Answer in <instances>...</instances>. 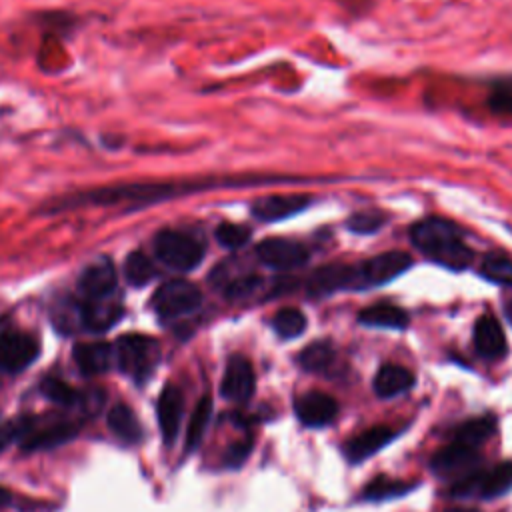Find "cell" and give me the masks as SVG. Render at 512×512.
Returning a JSON list of instances; mask_svg holds the SVG:
<instances>
[{
	"instance_id": "obj_1",
	"label": "cell",
	"mask_w": 512,
	"mask_h": 512,
	"mask_svg": "<svg viewBox=\"0 0 512 512\" xmlns=\"http://www.w3.org/2000/svg\"><path fill=\"white\" fill-rule=\"evenodd\" d=\"M252 178H206V180H182V182H144V184H114V186H100V188H88V190H76L70 194H64L60 198H52L50 202H44L40 208L42 214H58L68 212L76 208H88V206H124L126 210H140L148 208L158 202H166L178 196L210 190V188H222V186H246Z\"/></svg>"
},
{
	"instance_id": "obj_2",
	"label": "cell",
	"mask_w": 512,
	"mask_h": 512,
	"mask_svg": "<svg viewBox=\"0 0 512 512\" xmlns=\"http://www.w3.org/2000/svg\"><path fill=\"white\" fill-rule=\"evenodd\" d=\"M410 240L426 258L450 270H464L474 258L462 230L444 218H424L416 222L410 230Z\"/></svg>"
},
{
	"instance_id": "obj_3",
	"label": "cell",
	"mask_w": 512,
	"mask_h": 512,
	"mask_svg": "<svg viewBox=\"0 0 512 512\" xmlns=\"http://www.w3.org/2000/svg\"><path fill=\"white\" fill-rule=\"evenodd\" d=\"M154 254L170 270L190 272L204 260V244L190 232L166 228L154 236Z\"/></svg>"
},
{
	"instance_id": "obj_4",
	"label": "cell",
	"mask_w": 512,
	"mask_h": 512,
	"mask_svg": "<svg viewBox=\"0 0 512 512\" xmlns=\"http://www.w3.org/2000/svg\"><path fill=\"white\" fill-rule=\"evenodd\" d=\"M114 362L120 372L142 382L160 362V344L144 334H126L114 344Z\"/></svg>"
},
{
	"instance_id": "obj_5",
	"label": "cell",
	"mask_w": 512,
	"mask_h": 512,
	"mask_svg": "<svg viewBox=\"0 0 512 512\" xmlns=\"http://www.w3.org/2000/svg\"><path fill=\"white\" fill-rule=\"evenodd\" d=\"M508 490H512V462H498L488 470H474L458 478L450 488V494L458 498H496Z\"/></svg>"
},
{
	"instance_id": "obj_6",
	"label": "cell",
	"mask_w": 512,
	"mask_h": 512,
	"mask_svg": "<svg viewBox=\"0 0 512 512\" xmlns=\"http://www.w3.org/2000/svg\"><path fill=\"white\" fill-rule=\"evenodd\" d=\"M202 304V292L188 280H168L152 296V308L162 320H174L196 312Z\"/></svg>"
},
{
	"instance_id": "obj_7",
	"label": "cell",
	"mask_w": 512,
	"mask_h": 512,
	"mask_svg": "<svg viewBox=\"0 0 512 512\" xmlns=\"http://www.w3.org/2000/svg\"><path fill=\"white\" fill-rule=\"evenodd\" d=\"M412 266V258L406 252L394 250L372 256L360 264H354V290L388 284Z\"/></svg>"
},
{
	"instance_id": "obj_8",
	"label": "cell",
	"mask_w": 512,
	"mask_h": 512,
	"mask_svg": "<svg viewBox=\"0 0 512 512\" xmlns=\"http://www.w3.org/2000/svg\"><path fill=\"white\" fill-rule=\"evenodd\" d=\"M40 354V342L26 332L8 330L0 334V370L16 374L28 368Z\"/></svg>"
},
{
	"instance_id": "obj_9",
	"label": "cell",
	"mask_w": 512,
	"mask_h": 512,
	"mask_svg": "<svg viewBox=\"0 0 512 512\" xmlns=\"http://www.w3.org/2000/svg\"><path fill=\"white\" fill-rule=\"evenodd\" d=\"M256 256L262 264L276 270H292L308 260V250L288 238H268L256 246Z\"/></svg>"
},
{
	"instance_id": "obj_10",
	"label": "cell",
	"mask_w": 512,
	"mask_h": 512,
	"mask_svg": "<svg viewBox=\"0 0 512 512\" xmlns=\"http://www.w3.org/2000/svg\"><path fill=\"white\" fill-rule=\"evenodd\" d=\"M254 370L248 358L234 354L224 370L220 392L230 402H246L254 394Z\"/></svg>"
},
{
	"instance_id": "obj_11",
	"label": "cell",
	"mask_w": 512,
	"mask_h": 512,
	"mask_svg": "<svg viewBox=\"0 0 512 512\" xmlns=\"http://www.w3.org/2000/svg\"><path fill=\"white\" fill-rule=\"evenodd\" d=\"M310 196L306 194H280V196H264L252 202L250 212L256 220L262 222H278L298 214L310 206Z\"/></svg>"
},
{
	"instance_id": "obj_12",
	"label": "cell",
	"mask_w": 512,
	"mask_h": 512,
	"mask_svg": "<svg viewBox=\"0 0 512 512\" xmlns=\"http://www.w3.org/2000/svg\"><path fill=\"white\" fill-rule=\"evenodd\" d=\"M78 290L84 300L108 298L116 292V270L110 260H98L88 264L78 278Z\"/></svg>"
},
{
	"instance_id": "obj_13",
	"label": "cell",
	"mask_w": 512,
	"mask_h": 512,
	"mask_svg": "<svg viewBox=\"0 0 512 512\" xmlns=\"http://www.w3.org/2000/svg\"><path fill=\"white\" fill-rule=\"evenodd\" d=\"M476 462H478V448L452 442L450 446L438 450L432 456L430 466L438 476H458V478H462L468 472H472Z\"/></svg>"
},
{
	"instance_id": "obj_14",
	"label": "cell",
	"mask_w": 512,
	"mask_h": 512,
	"mask_svg": "<svg viewBox=\"0 0 512 512\" xmlns=\"http://www.w3.org/2000/svg\"><path fill=\"white\" fill-rule=\"evenodd\" d=\"M294 410L302 424L318 428V426H326L334 420V416L338 412V404L332 396L312 390V392L298 396V400L294 402Z\"/></svg>"
},
{
	"instance_id": "obj_15",
	"label": "cell",
	"mask_w": 512,
	"mask_h": 512,
	"mask_svg": "<svg viewBox=\"0 0 512 512\" xmlns=\"http://www.w3.org/2000/svg\"><path fill=\"white\" fill-rule=\"evenodd\" d=\"M156 414H158L162 440L166 446H172L178 436L180 420H182V394L176 386H170V384L164 386V390L158 396Z\"/></svg>"
},
{
	"instance_id": "obj_16",
	"label": "cell",
	"mask_w": 512,
	"mask_h": 512,
	"mask_svg": "<svg viewBox=\"0 0 512 512\" xmlns=\"http://www.w3.org/2000/svg\"><path fill=\"white\" fill-rule=\"evenodd\" d=\"M122 314L124 308L116 296L82 302V324L90 332H104L112 328L122 318Z\"/></svg>"
},
{
	"instance_id": "obj_17",
	"label": "cell",
	"mask_w": 512,
	"mask_h": 512,
	"mask_svg": "<svg viewBox=\"0 0 512 512\" xmlns=\"http://www.w3.org/2000/svg\"><path fill=\"white\" fill-rule=\"evenodd\" d=\"M310 294L324 296L336 290H354V266L350 264H328L318 268L308 280Z\"/></svg>"
},
{
	"instance_id": "obj_18",
	"label": "cell",
	"mask_w": 512,
	"mask_h": 512,
	"mask_svg": "<svg viewBox=\"0 0 512 512\" xmlns=\"http://www.w3.org/2000/svg\"><path fill=\"white\" fill-rule=\"evenodd\" d=\"M72 358L84 376H96L112 366L114 348L108 342H80L72 348Z\"/></svg>"
},
{
	"instance_id": "obj_19",
	"label": "cell",
	"mask_w": 512,
	"mask_h": 512,
	"mask_svg": "<svg viewBox=\"0 0 512 512\" xmlns=\"http://www.w3.org/2000/svg\"><path fill=\"white\" fill-rule=\"evenodd\" d=\"M474 346L484 358H500L506 352V336L492 314H482L474 324Z\"/></svg>"
},
{
	"instance_id": "obj_20",
	"label": "cell",
	"mask_w": 512,
	"mask_h": 512,
	"mask_svg": "<svg viewBox=\"0 0 512 512\" xmlns=\"http://www.w3.org/2000/svg\"><path fill=\"white\" fill-rule=\"evenodd\" d=\"M394 434L396 432L390 426L368 428L344 444V454L350 462H362L372 454H376L382 446H386L394 438Z\"/></svg>"
},
{
	"instance_id": "obj_21",
	"label": "cell",
	"mask_w": 512,
	"mask_h": 512,
	"mask_svg": "<svg viewBox=\"0 0 512 512\" xmlns=\"http://www.w3.org/2000/svg\"><path fill=\"white\" fill-rule=\"evenodd\" d=\"M414 384V374L400 364H384L374 376V392L380 398H394L408 392Z\"/></svg>"
},
{
	"instance_id": "obj_22",
	"label": "cell",
	"mask_w": 512,
	"mask_h": 512,
	"mask_svg": "<svg viewBox=\"0 0 512 512\" xmlns=\"http://www.w3.org/2000/svg\"><path fill=\"white\" fill-rule=\"evenodd\" d=\"M108 428L112 434L126 442V444H138L142 440V426L134 414V410L126 404H114L108 412Z\"/></svg>"
},
{
	"instance_id": "obj_23",
	"label": "cell",
	"mask_w": 512,
	"mask_h": 512,
	"mask_svg": "<svg viewBox=\"0 0 512 512\" xmlns=\"http://www.w3.org/2000/svg\"><path fill=\"white\" fill-rule=\"evenodd\" d=\"M358 320L364 326H372V328L402 330L408 326V314L400 306H394V304L368 306L358 314Z\"/></svg>"
},
{
	"instance_id": "obj_24",
	"label": "cell",
	"mask_w": 512,
	"mask_h": 512,
	"mask_svg": "<svg viewBox=\"0 0 512 512\" xmlns=\"http://www.w3.org/2000/svg\"><path fill=\"white\" fill-rule=\"evenodd\" d=\"M76 436L74 424H54L40 432H30L26 440L22 442L24 450H42V448H54L64 442H70Z\"/></svg>"
},
{
	"instance_id": "obj_25",
	"label": "cell",
	"mask_w": 512,
	"mask_h": 512,
	"mask_svg": "<svg viewBox=\"0 0 512 512\" xmlns=\"http://www.w3.org/2000/svg\"><path fill=\"white\" fill-rule=\"evenodd\" d=\"M210 416H212V400H210V396H202L198 400V404L194 406L190 422H188V428H186V442H184L186 444V452H194L198 448V444L204 438V432H206V426L210 422Z\"/></svg>"
},
{
	"instance_id": "obj_26",
	"label": "cell",
	"mask_w": 512,
	"mask_h": 512,
	"mask_svg": "<svg viewBox=\"0 0 512 512\" xmlns=\"http://www.w3.org/2000/svg\"><path fill=\"white\" fill-rule=\"evenodd\" d=\"M496 430V424L492 418L482 416V418H474V420H466L464 424H460L454 430V442L464 444V446H472L478 448L484 440H488Z\"/></svg>"
},
{
	"instance_id": "obj_27",
	"label": "cell",
	"mask_w": 512,
	"mask_h": 512,
	"mask_svg": "<svg viewBox=\"0 0 512 512\" xmlns=\"http://www.w3.org/2000/svg\"><path fill=\"white\" fill-rule=\"evenodd\" d=\"M52 322L64 334H72V332L84 328L82 302H78L74 298H64V300L56 302V306L52 308Z\"/></svg>"
},
{
	"instance_id": "obj_28",
	"label": "cell",
	"mask_w": 512,
	"mask_h": 512,
	"mask_svg": "<svg viewBox=\"0 0 512 512\" xmlns=\"http://www.w3.org/2000/svg\"><path fill=\"white\" fill-rule=\"evenodd\" d=\"M124 276L128 284L140 288V286H146L156 276V268L144 252L134 250L124 260Z\"/></svg>"
},
{
	"instance_id": "obj_29",
	"label": "cell",
	"mask_w": 512,
	"mask_h": 512,
	"mask_svg": "<svg viewBox=\"0 0 512 512\" xmlns=\"http://www.w3.org/2000/svg\"><path fill=\"white\" fill-rule=\"evenodd\" d=\"M480 274L494 284L512 288V258L502 252H492L482 260Z\"/></svg>"
},
{
	"instance_id": "obj_30",
	"label": "cell",
	"mask_w": 512,
	"mask_h": 512,
	"mask_svg": "<svg viewBox=\"0 0 512 512\" xmlns=\"http://www.w3.org/2000/svg\"><path fill=\"white\" fill-rule=\"evenodd\" d=\"M298 362L308 372H324L334 362V348L328 342H314L300 352Z\"/></svg>"
},
{
	"instance_id": "obj_31",
	"label": "cell",
	"mask_w": 512,
	"mask_h": 512,
	"mask_svg": "<svg viewBox=\"0 0 512 512\" xmlns=\"http://www.w3.org/2000/svg\"><path fill=\"white\" fill-rule=\"evenodd\" d=\"M272 328L280 338H296L306 330V316L298 308H282L274 314Z\"/></svg>"
},
{
	"instance_id": "obj_32",
	"label": "cell",
	"mask_w": 512,
	"mask_h": 512,
	"mask_svg": "<svg viewBox=\"0 0 512 512\" xmlns=\"http://www.w3.org/2000/svg\"><path fill=\"white\" fill-rule=\"evenodd\" d=\"M412 490L408 482L402 480H390V478H374L364 490L362 498L364 500H384V498H398Z\"/></svg>"
},
{
	"instance_id": "obj_33",
	"label": "cell",
	"mask_w": 512,
	"mask_h": 512,
	"mask_svg": "<svg viewBox=\"0 0 512 512\" xmlns=\"http://www.w3.org/2000/svg\"><path fill=\"white\" fill-rule=\"evenodd\" d=\"M40 392L60 406H74L78 402V392L58 378H44L40 384Z\"/></svg>"
},
{
	"instance_id": "obj_34",
	"label": "cell",
	"mask_w": 512,
	"mask_h": 512,
	"mask_svg": "<svg viewBox=\"0 0 512 512\" xmlns=\"http://www.w3.org/2000/svg\"><path fill=\"white\" fill-rule=\"evenodd\" d=\"M488 108L500 116L512 114V78H502L492 86L488 96Z\"/></svg>"
},
{
	"instance_id": "obj_35",
	"label": "cell",
	"mask_w": 512,
	"mask_h": 512,
	"mask_svg": "<svg viewBox=\"0 0 512 512\" xmlns=\"http://www.w3.org/2000/svg\"><path fill=\"white\" fill-rule=\"evenodd\" d=\"M214 236L218 240V244H222L224 248L236 250L240 246H244L250 240V230L242 224H234V222H222L216 226Z\"/></svg>"
},
{
	"instance_id": "obj_36",
	"label": "cell",
	"mask_w": 512,
	"mask_h": 512,
	"mask_svg": "<svg viewBox=\"0 0 512 512\" xmlns=\"http://www.w3.org/2000/svg\"><path fill=\"white\" fill-rule=\"evenodd\" d=\"M386 214L376 212V210H364V212H356L348 218L346 226L356 232V234H372L376 230H380L386 224Z\"/></svg>"
},
{
	"instance_id": "obj_37",
	"label": "cell",
	"mask_w": 512,
	"mask_h": 512,
	"mask_svg": "<svg viewBox=\"0 0 512 512\" xmlns=\"http://www.w3.org/2000/svg\"><path fill=\"white\" fill-rule=\"evenodd\" d=\"M30 422L28 420H14V422H4L0 424V450H4L16 436L28 432Z\"/></svg>"
},
{
	"instance_id": "obj_38",
	"label": "cell",
	"mask_w": 512,
	"mask_h": 512,
	"mask_svg": "<svg viewBox=\"0 0 512 512\" xmlns=\"http://www.w3.org/2000/svg\"><path fill=\"white\" fill-rule=\"evenodd\" d=\"M250 440H242V442H234L228 450H226V456H224V462L228 466H240L248 454H250Z\"/></svg>"
},
{
	"instance_id": "obj_39",
	"label": "cell",
	"mask_w": 512,
	"mask_h": 512,
	"mask_svg": "<svg viewBox=\"0 0 512 512\" xmlns=\"http://www.w3.org/2000/svg\"><path fill=\"white\" fill-rule=\"evenodd\" d=\"M10 500H12V494H10L6 488H2V486H0V508L8 506V504H10Z\"/></svg>"
},
{
	"instance_id": "obj_40",
	"label": "cell",
	"mask_w": 512,
	"mask_h": 512,
	"mask_svg": "<svg viewBox=\"0 0 512 512\" xmlns=\"http://www.w3.org/2000/svg\"><path fill=\"white\" fill-rule=\"evenodd\" d=\"M446 512H478V510H470V508H450Z\"/></svg>"
}]
</instances>
